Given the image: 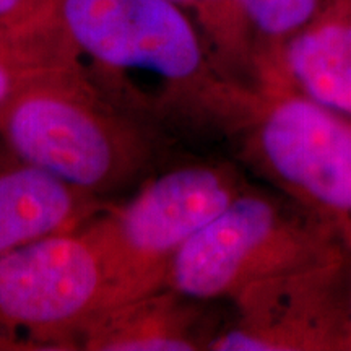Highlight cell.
<instances>
[{
    "label": "cell",
    "mask_w": 351,
    "mask_h": 351,
    "mask_svg": "<svg viewBox=\"0 0 351 351\" xmlns=\"http://www.w3.org/2000/svg\"><path fill=\"white\" fill-rule=\"evenodd\" d=\"M3 147L95 195L134 182L152 160L137 124L99 98L83 65L26 88L0 111Z\"/></svg>",
    "instance_id": "7a4b0ae2"
},
{
    "label": "cell",
    "mask_w": 351,
    "mask_h": 351,
    "mask_svg": "<svg viewBox=\"0 0 351 351\" xmlns=\"http://www.w3.org/2000/svg\"><path fill=\"white\" fill-rule=\"evenodd\" d=\"M238 319L213 351H351V254L262 280L232 300Z\"/></svg>",
    "instance_id": "52a82bcc"
},
{
    "label": "cell",
    "mask_w": 351,
    "mask_h": 351,
    "mask_svg": "<svg viewBox=\"0 0 351 351\" xmlns=\"http://www.w3.org/2000/svg\"><path fill=\"white\" fill-rule=\"evenodd\" d=\"M191 16L223 75L256 86L257 44L244 0H171Z\"/></svg>",
    "instance_id": "7c38bea8"
},
{
    "label": "cell",
    "mask_w": 351,
    "mask_h": 351,
    "mask_svg": "<svg viewBox=\"0 0 351 351\" xmlns=\"http://www.w3.org/2000/svg\"><path fill=\"white\" fill-rule=\"evenodd\" d=\"M199 302L171 288L160 289L95 315L80 337L88 351L208 350L218 332L210 330Z\"/></svg>",
    "instance_id": "9c48e42d"
},
{
    "label": "cell",
    "mask_w": 351,
    "mask_h": 351,
    "mask_svg": "<svg viewBox=\"0 0 351 351\" xmlns=\"http://www.w3.org/2000/svg\"><path fill=\"white\" fill-rule=\"evenodd\" d=\"M244 3L256 38L258 65L282 56L285 44L322 12L327 0H244Z\"/></svg>",
    "instance_id": "4fadbf2b"
},
{
    "label": "cell",
    "mask_w": 351,
    "mask_h": 351,
    "mask_svg": "<svg viewBox=\"0 0 351 351\" xmlns=\"http://www.w3.org/2000/svg\"><path fill=\"white\" fill-rule=\"evenodd\" d=\"M56 12L78 54L98 78L119 82L148 73L166 95L232 134H241L262 95L223 75L191 16L171 0H56Z\"/></svg>",
    "instance_id": "6da1fadb"
},
{
    "label": "cell",
    "mask_w": 351,
    "mask_h": 351,
    "mask_svg": "<svg viewBox=\"0 0 351 351\" xmlns=\"http://www.w3.org/2000/svg\"><path fill=\"white\" fill-rule=\"evenodd\" d=\"M283 69L301 95L351 119V52L332 0L285 44Z\"/></svg>",
    "instance_id": "30bf717a"
},
{
    "label": "cell",
    "mask_w": 351,
    "mask_h": 351,
    "mask_svg": "<svg viewBox=\"0 0 351 351\" xmlns=\"http://www.w3.org/2000/svg\"><path fill=\"white\" fill-rule=\"evenodd\" d=\"M82 65L56 2L15 21H0V111L44 78Z\"/></svg>",
    "instance_id": "8fae6325"
},
{
    "label": "cell",
    "mask_w": 351,
    "mask_h": 351,
    "mask_svg": "<svg viewBox=\"0 0 351 351\" xmlns=\"http://www.w3.org/2000/svg\"><path fill=\"white\" fill-rule=\"evenodd\" d=\"M54 3V0H0V21H15L32 16Z\"/></svg>",
    "instance_id": "5bb4252c"
},
{
    "label": "cell",
    "mask_w": 351,
    "mask_h": 351,
    "mask_svg": "<svg viewBox=\"0 0 351 351\" xmlns=\"http://www.w3.org/2000/svg\"><path fill=\"white\" fill-rule=\"evenodd\" d=\"M335 5L337 12H339L341 28H343L345 41L348 44L351 52V0H332Z\"/></svg>",
    "instance_id": "9a60e30c"
},
{
    "label": "cell",
    "mask_w": 351,
    "mask_h": 351,
    "mask_svg": "<svg viewBox=\"0 0 351 351\" xmlns=\"http://www.w3.org/2000/svg\"><path fill=\"white\" fill-rule=\"evenodd\" d=\"M249 189L230 165H187L158 176L122 207L86 225L103 257L109 307L168 288L179 251Z\"/></svg>",
    "instance_id": "277c9868"
},
{
    "label": "cell",
    "mask_w": 351,
    "mask_h": 351,
    "mask_svg": "<svg viewBox=\"0 0 351 351\" xmlns=\"http://www.w3.org/2000/svg\"><path fill=\"white\" fill-rule=\"evenodd\" d=\"M109 307L103 257L86 225L0 254V351L80 350Z\"/></svg>",
    "instance_id": "5b68a950"
},
{
    "label": "cell",
    "mask_w": 351,
    "mask_h": 351,
    "mask_svg": "<svg viewBox=\"0 0 351 351\" xmlns=\"http://www.w3.org/2000/svg\"><path fill=\"white\" fill-rule=\"evenodd\" d=\"M348 256L339 234L300 204L249 187L179 251L168 288L232 301L262 280Z\"/></svg>",
    "instance_id": "3957f363"
},
{
    "label": "cell",
    "mask_w": 351,
    "mask_h": 351,
    "mask_svg": "<svg viewBox=\"0 0 351 351\" xmlns=\"http://www.w3.org/2000/svg\"><path fill=\"white\" fill-rule=\"evenodd\" d=\"M99 213L98 195L0 150V254L80 230Z\"/></svg>",
    "instance_id": "ba28073f"
},
{
    "label": "cell",
    "mask_w": 351,
    "mask_h": 351,
    "mask_svg": "<svg viewBox=\"0 0 351 351\" xmlns=\"http://www.w3.org/2000/svg\"><path fill=\"white\" fill-rule=\"evenodd\" d=\"M243 134L249 163L327 223L351 254V119L293 86L261 91Z\"/></svg>",
    "instance_id": "8992f818"
}]
</instances>
